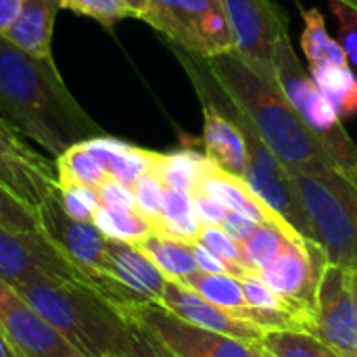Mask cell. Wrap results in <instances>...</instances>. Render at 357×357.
Here are the masks:
<instances>
[{
  "instance_id": "ac0fdd59",
  "label": "cell",
  "mask_w": 357,
  "mask_h": 357,
  "mask_svg": "<svg viewBox=\"0 0 357 357\" xmlns=\"http://www.w3.org/2000/svg\"><path fill=\"white\" fill-rule=\"evenodd\" d=\"M203 113V146L207 159L222 172L243 178L249 165V151L243 130L215 102H205Z\"/></svg>"
},
{
  "instance_id": "7bdbcfd3",
  "label": "cell",
  "mask_w": 357,
  "mask_h": 357,
  "mask_svg": "<svg viewBox=\"0 0 357 357\" xmlns=\"http://www.w3.org/2000/svg\"><path fill=\"white\" fill-rule=\"evenodd\" d=\"M23 0H0V36L8 31V27L15 23Z\"/></svg>"
},
{
  "instance_id": "7a4b0ae2",
  "label": "cell",
  "mask_w": 357,
  "mask_h": 357,
  "mask_svg": "<svg viewBox=\"0 0 357 357\" xmlns=\"http://www.w3.org/2000/svg\"><path fill=\"white\" fill-rule=\"evenodd\" d=\"M205 61L220 92L249 121L264 144L289 172L314 169L320 165L337 167L320 138L307 128L278 84L266 82L234 52Z\"/></svg>"
},
{
  "instance_id": "8fae6325",
  "label": "cell",
  "mask_w": 357,
  "mask_h": 357,
  "mask_svg": "<svg viewBox=\"0 0 357 357\" xmlns=\"http://www.w3.org/2000/svg\"><path fill=\"white\" fill-rule=\"evenodd\" d=\"M0 278L13 287L31 280L86 282L84 272L44 232H15L0 226Z\"/></svg>"
},
{
  "instance_id": "4dcf8cb0",
  "label": "cell",
  "mask_w": 357,
  "mask_h": 357,
  "mask_svg": "<svg viewBox=\"0 0 357 357\" xmlns=\"http://www.w3.org/2000/svg\"><path fill=\"white\" fill-rule=\"evenodd\" d=\"M241 284H243V293H245V299L247 303L251 305L253 312H266V314H287V316H293L297 322V314L295 310L280 297L276 295L266 282L264 278L259 276V272H247L243 278H241ZM301 324V322H299ZM303 326V324H301ZM305 331V328H303Z\"/></svg>"
},
{
  "instance_id": "cb8c5ba5",
  "label": "cell",
  "mask_w": 357,
  "mask_h": 357,
  "mask_svg": "<svg viewBox=\"0 0 357 357\" xmlns=\"http://www.w3.org/2000/svg\"><path fill=\"white\" fill-rule=\"evenodd\" d=\"M184 284L195 289L203 299H207L215 307L226 310L236 318L253 322V310L245 299L241 278L228 276V274H203V272H197L195 276L186 278Z\"/></svg>"
},
{
  "instance_id": "d4e9b609",
  "label": "cell",
  "mask_w": 357,
  "mask_h": 357,
  "mask_svg": "<svg viewBox=\"0 0 357 357\" xmlns=\"http://www.w3.org/2000/svg\"><path fill=\"white\" fill-rule=\"evenodd\" d=\"M310 75L341 119L357 115V75L349 65H312Z\"/></svg>"
},
{
  "instance_id": "7c38bea8",
  "label": "cell",
  "mask_w": 357,
  "mask_h": 357,
  "mask_svg": "<svg viewBox=\"0 0 357 357\" xmlns=\"http://www.w3.org/2000/svg\"><path fill=\"white\" fill-rule=\"evenodd\" d=\"M339 357H357V301L347 268L326 264L310 331Z\"/></svg>"
},
{
  "instance_id": "f35d334b",
  "label": "cell",
  "mask_w": 357,
  "mask_h": 357,
  "mask_svg": "<svg viewBox=\"0 0 357 357\" xmlns=\"http://www.w3.org/2000/svg\"><path fill=\"white\" fill-rule=\"evenodd\" d=\"M98 199L102 207L111 209H136L134 186H128L115 178H107L98 188Z\"/></svg>"
},
{
  "instance_id": "2e32d148",
  "label": "cell",
  "mask_w": 357,
  "mask_h": 357,
  "mask_svg": "<svg viewBox=\"0 0 357 357\" xmlns=\"http://www.w3.org/2000/svg\"><path fill=\"white\" fill-rule=\"evenodd\" d=\"M159 305H163L167 312H172L174 316H178L180 320L211 331V333H220L245 343H253L259 345L264 339V331L259 326H255L249 320L236 318L226 310L215 307L213 303H209L207 299H203L195 289H190L188 284L180 282V280H167L159 299Z\"/></svg>"
},
{
  "instance_id": "6da1fadb",
  "label": "cell",
  "mask_w": 357,
  "mask_h": 357,
  "mask_svg": "<svg viewBox=\"0 0 357 357\" xmlns=\"http://www.w3.org/2000/svg\"><path fill=\"white\" fill-rule=\"evenodd\" d=\"M0 113L52 159L102 136L65 86L52 56H36L0 36Z\"/></svg>"
},
{
  "instance_id": "836d02e7",
  "label": "cell",
  "mask_w": 357,
  "mask_h": 357,
  "mask_svg": "<svg viewBox=\"0 0 357 357\" xmlns=\"http://www.w3.org/2000/svg\"><path fill=\"white\" fill-rule=\"evenodd\" d=\"M123 318L128 320V331L121 341L117 357H176L144 324L128 316Z\"/></svg>"
},
{
  "instance_id": "ab89813d",
  "label": "cell",
  "mask_w": 357,
  "mask_h": 357,
  "mask_svg": "<svg viewBox=\"0 0 357 357\" xmlns=\"http://www.w3.org/2000/svg\"><path fill=\"white\" fill-rule=\"evenodd\" d=\"M192 205H195V215L199 218L203 226H220L228 213V207L224 203H220L218 199L201 190L192 192Z\"/></svg>"
},
{
  "instance_id": "83f0119b",
  "label": "cell",
  "mask_w": 357,
  "mask_h": 357,
  "mask_svg": "<svg viewBox=\"0 0 357 357\" xmlns=\"http://www.w3.org/2000/svg\"><path fill=\"white\" fill-rule=\"evenodd\" d=\"M54 163H56V186L77 184V186L98 188L109 178L102 163L86 146V142L69 146L61 157L54 159Z\"/></svg>"
},
{
  "instance_id": "f6af8a7d",
  "label": "cell",
  "mask_w": 357,
  "mask_h": 357,
  "mask_svg": "<svg viewBox=\"0 0 357 357\" xmlns=\"http://www.w3.org/2000/svg\"><path fill=\"white\" fill-rule=\"evenodd\" d=\"M0 357H17L13 354V349L8 347V343L4 341V337L0 335Z\"/></svg>"
},
{
  "instance_id": "ba28073f",
  "label": "cell",
  "mask_w": 357,
  "mask_h": 357,
  "mask_svg": "<svg viewBox=\"0 0 357 357\" xmlns=\"http://www.w3.org/2000/svg\"><path fill=\"white\" fill-rule=\"evenodd\" d=\"M117 310L144 324L176 357H266L261 345L192 326L157 301L117 303Z\"/></svg>"
},
{
  "instance_id": "e0dca14e",
  "label": "cell",
  "mask_w": 357,
  "mask_h": 357,
  "mask_svg": "<svg viewBox=\"0 0 357 357\" xmlns=\"http://www.w3.org/2000/svg\"><path fill=\"white\" fill-rule=\"evenodd\" d=\"M102 276L123 287L134 299L157 301V303L167 282L165 274L149 259V255L142 249L111 238H107Z\"/></svg>"
},
{
  "instance_id": "4316f807",
  "label": "cell",
  "mask_w": 357,
  "mask_h": 357,
  "mask_svg": "<svg viewBox=\"0 0 357 357\" xmlns=\"http://www.w3.org/2000/svg\"><path fill=\"white\" fill-rule=\"evenodd\" d=\"M291 238H301L289 224H259L253 234L241 243L249 272H264Z\"/></svg>"
},
{
  "instance_id": "ee69618b",
  "label": "cell",
  "mask_w": 357,
  "mask_h": 357,
  "mask_svg": "<svg viewBox=\"0 0 357 357\" xmlns=\"http://www.w3.org/2000/svg\"><path fill=\"white\" fill-rule=\"evenodd\" d=\"M130 6H132V10L136 13V19H140L142 17V13L146 10V0H126Z\"/></svg>"
},
{
  "instance_id": "9c48e42d",
  "label": "cell",
  "mask_w": 357,
  "mask_h": 357,
  "mask_svg": "<svg viewBox=\"0 0 357 357\" xmlns=\"http://www.w3.org/2000/svg\"><path fill=\"white\" fill-rule=\"evenodd\" d=\"M326 264V253L316 241L291 238L278 257L259 272L264 282L295 310L305 331H310L316 314L318 289Z\"/></svg>"
},
{
  "instance_id": "f907efd6",
  "label": "cell",
  "mask_w": 357,
  "mask_h": 357,
  "mask_svg": "<svg viewBox=\"0 0 357 357\" xmlns=\"http://www.w3.org/2000/svg\"><path fill=\"white\" fill-rule=\"evenodd\" d=\"M266 357H268V356H266Z\"/></svg>"
},
{
  "instance_id": "277c9868",
  "label": "cell",
  "mask_w": 357,
  "mask_h": 357,
  "mask_svg": "<svg viewBox=\"0 0 357 357\" xmlns=\"http://www.w3.org/2000/svg\"><path fill=\"white\" fill-rule=\"evenodd\" d=\"M328 264L357 272V184L333 165L291 172Z\"/></svg>"
},
{
  "instance_id": "5b68a950",
  "label": "cell",
  "mask_w": 357,
  "mask_h": 357,
  "mask_svg": "<svg viewBox=\"0 0 357 357\" xmlns=\"http://www.w3.org/2000/svg\"><path fill=\"white\" fill-rule=\"evenodd\" d=\"M276 82L307 128L320 138L337 169L357 184V144L349 138L339 113L318 90L312 75L293 50L289 31L280 36L274 50Z\"/></svg>"
},
{
  "instance_id": "30bf717a",
  "label": "cell",
  "mask_w": 357,
  "mask_h": 357,
  "mask_svg": "<svg viewBox=\"0 0 357 357\" xmlns=\"http://www.w3.org/2000/svg\"><path fill=\"white\" fill-rule=\"evenodd\" d=\"M232 33V52L266 82H276L274 50L287 21L274 0H220Z\"/></svg>"
},
{
  "instance_id": "f546056e",
  "label": "cell",
  "mask_w": 357,
  "mask_h": 357,
  "mask_svg": "<svg viewBox=\"0 0 357 357\" xmlns=\"http://www.w3.org/2000/svg\"><path fill=\"white\" fill-rule=\"evenodd\" d=\"M259 345L268 357H339L307 331H268Z\"/></svg>"
},
{
  "instance_id": "e575fe53",
  "label": "cell",
  "mask_w": 357,
  "mask_h": 357,
  "mask_svg": "<svg viewBox=\"0 0 357 357\" xmlns=\"http://www.w3.org/2000/svg\"><path fill=\"white\" fill-rule=\"evenodd\" d=\"M165 190L167 186L155 176L153 172H146L138 178L134 184V197H136V211L149 220L151 226H155L163 215V203H165Z\"/></svg>"
},
{
  "instance_id": "44dd1931",
  "label": "cell",
  "mask_w": 357,
  "mask_h": 357,
  "mask_svg": "<svg viewBox=\"0 0 357 357\" xmlns=\"http://www.w3.org/2000/svg\"><path fill=\"white\" fill-rule=\"evenodd\" d=\"M86 146L96 155L102 163L109 178H115L128 186H134L140 176L151 172L153 165V151L136 149L121 140L109 136H96L86 140Z\"/></svg>"
},
{
  "instance_id": "9a60e30c",
  "label": "cell",
  "mask_w": 357,
  "mask_h": 357,
  "mask_svg": "<svg viewBox=\"0 0 357 357\" xmlns=\"http://www.w3.org/2000/svg\"><path fill=\"white\" fill-rule=\"evenodd\" d=\"M42 232L54 241L63 253L84 272L90 280V287L100 293L102 284V270H105V253H107V238L94 226V222L71 220L59 201V190L50 195V199L38 209Z\"/></svg>"
},
{
  "instance_id": "681fc988",
  "label": "cell",
  "mask_w": 357,
  "mask_h": 357,
  "mask_svg": "<svg viewBox=\"0 0 357 357\" xmlns=\"http://www.w3.org/2000/svg\"><path fill=\"white\" fill-rule=\"evenodd\" d=\"M266 356H268V354H266Z\"/></svg>"
},
{
  "instance_id": "3957f363",
  "label": "cell",
  "mask_w": 357,
  "mask_h": 357,
  "mask_svg": "<svg viewBox=\"0 0 357 357\" xmlns=\"http://www.w3.org/2000/svg\"><path fill=\"white\" fill-rule=\"evenodd\" d=\"M23 299L84 357L117 356L128 320L86 282L31 280L15 287Z\"/></svg>"
},
{
  "instance_id": "52a82bcc",
  "label": "cell",
  "mask_w": 357,
  "mask_h": 357,
  "mask_svg": "<svg viewBox=\"0 0 357 357\" xmlns=\"http://www.w3.org/2000/svg\"><path fill=\"white\" fill-rule=\"evenodd\" d=\"M226 107H222L243 130L249 151V165L243 176L247 186L274 211L278 213L301 238L316 241L310 215L299 199V192L293 184L291 172L278 161V157L264 144L257 132L249 126V121L232 107V102L224 96Z\"/></svg>"
},
{
  "instance_id": "4fadbf2b",
  "label": "cell",
  "mask_w": 357,
  "mask_h": 357,
  "mask_svg": "<svg viewBox=\"0 0 357 357\" xmlns=\"http://www.w3.org/2000/svg\"><path fill=\"white\" fill-rule=\"evenodd\" d=\"M0 184L36 211L56 190V163L36 153L21 132L0 117Z\"/></svg>"
},
{
  "instance_id": "d590c367",
  "label": "cell",
  "mask_w": 357,
  "mask_h": 357,
  "mask_svg": "<svg viewBox=\"0 0 357 357\" xmlns=\"http://www.w3.org/2000/svg\"><path fill=\"white\" fill-rule=\"evenodd\" d=\"M56 190H59L61 207L71 220L92 222L94 211L100 207V199H98L96 188L77 186V184H65V186H56Z\"/></svg>"
},
{
  "instance_id": "5bb4252c",
  "label": "cell",
  "mask_w": 357,
  "mask_h": 357,
  "mask_svg": "<svg viewBox=\"0 0 357 357\" xmlns=\"http://www.w3.org/2000/svg\"><path fill=\"white\" fill-rule=\"evenodd\" d=\"M0 335L17 357H84L2 278Z\"/></svg>"
},
{
  "instance_id": "d6a6232c",
  "label": "cell",
  "mask_w": 357,
  "mask_h": 357,
  "mask_svg": "<svg viewBox=\"0 0 357 357\" xmlns=\"http://www.w3.org/2000/svg\"><path fill=\"white\" fill-rule=\"evenodd\" d=\"M0 226L15 232H42L40 215L33 207L17 199L0 184Z\"/></svg>"
},
{
  "instance_id": "f1b7e54d",
  "label": "cell",
  "mask_w": 357,
  "mask_h": 357,
  "mask_svg": "<svg viewBox=\"0 0 357 357\" xmlns=\"http://www.w3.org/2000/svg\"><path fill=\"white\" fill-rule=\"evenodd\" d=\"M92 222L105 234V238L130 243V245H138L153 232L149 220L142 218L136 209H111L100 205L94 211Z\"/></svg>"
},
{
  "instance_id": "8d00e7d4",
  "label": "cell",
  "mask_w": 357,
  "mask_h": 357,
  "mask_svg": "<svg viewBox=\"0 0 357 357\" xmlns=\"http://www.w3.org/2000/svg\"><path fill=\"white\" fill-rule=\"evenodd\" d=\"M197 243L203 245L205 249H209L211 253H215L220 259L228 261L230 266H236V268L247 270L241 243L234 241L222 226H203L201 232H199ZM247 272H249V270H247Z\"/></svg>"
},
{
  "instance_id": "1f68e13d",
  "label": "cell",
  "mask_w": 357,
  "mask_h": 357,
  "mask_svg": "<svg viewBox=\"0 0 357 357\" xmlns=\"http://www.w3.org/2000/svg\"><path fill=\"white\" fill-rule=\"evenodd\" d=\"M61 8H69L73 13L90 17L105 27H113L128 17H136L126 0H61Z\"/></svg>"
},
{
  "instance_id": "c3c4849f",
  "label": "cell",
  "mask_w": 357,
  "mask_h": 357,
  "mask_svg": "<svg viewBox=\"0 0 357 357\" xmlns=\"http://www.w3.org/2000/svg\"><path fill=\"white\" fill-rule=\"evenodd\" d=\"M107 357H117V356H107Z\"/></svg>"
},
{
  "instance_id": "7dc6e473",
  "label": "cell",
  "mask_w": 357,
  "mask_h": 357,
  "mask_svg": "<svg viewBox=\"0 0 357 357\" xmlns=\"http://www.w3.org/2000/svg\"><path fill=\"white\" fill-rule=\"evenodd\" d=\"M351 282H354V293H356V301H357V272H351Z\"/></svg>"
},
{
  "instance_id": "b9f144b4",
  "label": "cell",
  "mask_w": 357,
  "mask_h": 357,
  "mask_svg": "<svg viewBox=\"0 0 357 357\" xmlns=\"http://www.w3.org/2000/svg\"><path fill=\"white\" fill-rule=\"evenodd\" d=\"M234 241H238V243H245L251 234H253V230L259 226L255 220H251V218H247V215H243V213H236V211H228L226 213V218H224V222L220 224Z\"/></svg>"
},
{
  "instance_id": "60d3db41",
  "label": "cell",
  "mask_w": 357,
  "mask_h": 357,
  "mask_svg": "<svg viewBox=\"0 0 357 357\" xmlns=\"http://www.w3.org/2000/svg\"><path fill=\"white\" fill-rule=\"evenodd\" d=\"M192 251H195L199 272H203V274H228V276H236V278H243L247 274V270L230 266L228 261L220 259L215 253H211L209 249H205L199 243H192Z\"/></svg>"
},
{
  "instance_id": "d6986e66",
  "label": "cell",
  "mask_w": 357,
  "mask_h": 357,
  "mask_svg": "<svg viewBox=\"0 0 357 357\" xmlns=\"http://www.w3.org/2000/svg\"><path fill=\"white\" fill-rule=\"evenodd\" d=\"M201 192L218 199L220 203H224L228 207V211H236L243 213L251 220H255L257 224H287L278 213H274L249 186L243 178L232 176L222 172L218 165L209 163L199 188Z\"/></svg>"
},
{
  "instance_id": "7402d4cb",
  "label": "cell",
  "mask_w": 357,
  "mask_h": 357,
  "mask_svg": "<svg viewBox=\"0 0 357 357\" xmlns=\"http://www.w3.org/2000/svg\"><path fill=\"white\" fill-rule=\"evenodd\" d=\"M136 247L149 255V259L165 274L167 280L184 282L186 278H190L199 272L195 251H192V243L176 241V238L151 232Z\"/></svg>"
},
{
  "instance_id": "8992f818",
  "label": "cell",
  "mask_w": 357,
  "mask_h": 357,
  "mask_svg": "<svg viewBox=\"0 0 357 357\" xmlns=\"http://www.w3.org/2000/svg\"><path fill=\"white\" fill-rule=\"evenodd\" d=\"M140 19L195 56L232 52V33L220 0H146Z\"/></svg>"
},
{
  "instance_id": "bcb514c9",
  "label": "cell",
  "mask_w": 357,
  "mask_h": 357,
  "mask_svg": "<svg viewBox=\"0 0 357 357\" xmlns=\"http://www.w3.org/2000/svg\"><path fill=\"white\" fill-rule=\"evenodd\" d=\"M339 2H343V4H347V6H351V8L357 13V0H339Z\"/></svg>"
},
{
  "instance_id": "ffe728a7",
  "label": "cell",
  "mask_w": 357,
  "mask_h": 357,
  "mask_svg": "<svg viewBox=\"0 0 357 357\" xmlns=\"http://www.w3.org/2000/svg\"><path fill=\"white\" fill-rule=\"evenodd\" d=\"M59 10L61 0H23L21 10L4 38L36 56H52L50 42Z\"/></svg>"
},
{
  "instance_id": "484cf974",
  "label": "cell",
  "mask_w": 357,
  "mask_h": 357,
  "mask_svg": "<svg viewBox=\"0 0 357 357\" xmlns=\"http://www.w3.org/2000/svg\"><path fill=\"white\" fill-rule=\"evenodd\" d=\"M303 33H301V48L310 61V65H339V67H347V54L341 46V42H337L328 29H326V21L322 17V13L318 8H303Z\"/></svg>"
},
{
  "instance_id": "603a6c76",
  "label": "cell",
  "mask_w": 357,
  "mask_h": 357,
  "mask_svg": "<svg viewBox=\"0 0 357 357\" xmlns=\"http://www.w3.org/2000/svg\"><path fill=\"white\" fill-rule=\"evenodd\" d=\"M207 155H199L195 151H174V153H153L151 172L159 176V180L167 188L195 192L209 167Z\"/></svg>"
},
{
  "instance_id": "74e56055",
  "label": "cell",
  "mask_w": 357,
  "mask_h": 357,
  "mask_svg": "<svg viewBox=\"0 0 357 357\" xmlns=\"http://www.w3.org/2000/svg\"><path fill=\"white\" fill-rule=\"evenodd\" d=\"M331 10L339 19V33H341L339 42L347 54L349 65L357 71V13L339 0H331Z\"/></svg>"
}]
</instances>
